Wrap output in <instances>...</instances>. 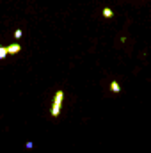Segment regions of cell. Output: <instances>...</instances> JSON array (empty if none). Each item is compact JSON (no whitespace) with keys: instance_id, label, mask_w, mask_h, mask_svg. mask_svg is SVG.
Segmentation results:
<instances>
[{"instance_id":"cell-3","label":"cell","mask_w":151,"mask_h":153,"mask_svg":"<svg viewBox=\"0 0 151 153\" xmlns=\"http://www.w3.org/2000/svg\"><path fill=\"white\" fill-rule=\"evenodd\" d=\"M110 91H112L114 94H117V93H121V85H119V84H117L115 80H112V82H110Z\"/></svg>"},{"instance_id":"cell-7","label":"cell","mask_w":151,"mask_h":153,"mask_svg":"<svg viewBox=\"0 0 151 153\" xmlns=\"http://www.w3.org/2000/svg\"><path fill=\"white\" fill-rule=\"evenodd\" d=\"M25 148H27V150H30V148H34V144H32V143H30V141H29V143H27V144H25Z\"/></svg>"},{"instance_id":"cell-2","label":"cell","mask_w":151,"mask_h":153,"mask_svg":"<svg viewBox=\"0 0 151 153\" xmlns=\"http://www.w3.org/2000/svg\"><path fill=\"white\" fill-rule=\"evenodd\" d=\"M20 50H21V46H20L18 43H13V45L7 46V53H18Z\"/></svg>"},{"instance_id":"cell-4","label":"cell","mask_w":151,"mask_h":153,"mask_svg":"<svg viewBox=\"0 0 151 153\" xmlns=\"http://www.w3.org/2000/svg\"><path fill=\"white\" fill-rule=\"evenodd\" d=\"M101 13H103V16H105V18H112V16H114V11L110 9V7H103V11H101Z\"/></svg>"},{"instance_id":"cell-1","label":"cell","mask_w":151,"mask_h":153,"mask_svg":"<svg viewBox=\"0 0 151 153\" xmlns=\"http://www.w3.org/2000/svg\"><path fill=\"white\" fill-rule=\"evenodd\" d=\"M62 100H64V91H57L53 94V103H52V111H50L52 117H59L61 107H62Z\"/></svg>"},{"instance_id":"cell-6","label":"cell","mask_w":151,"mask_h":153,"mask_svg":"<svg viewBox=\"0 0 151 153\" xmlns=\"http://www.w3.org/2000/svg\"><path fill=\"white\" fill-rule=\"evenodd\" d=\"M21 36H23V32H21L20 29H16V30H14V38H21Z\"/></svg>"},{"instance_id":"cell-5","label":"cell","mask_w":151,"mask_h":153,"mask_svg":"<svg viewBox=\"0 0 151 153\" xmlns=\"http://www.w3.org/2000/svg\"><path fill=\"white\" fill-rule=\"evenodd\" d=\"M9 53H7V46H2L0 45V59H5Z\"/></svg>"}]
</instances>
